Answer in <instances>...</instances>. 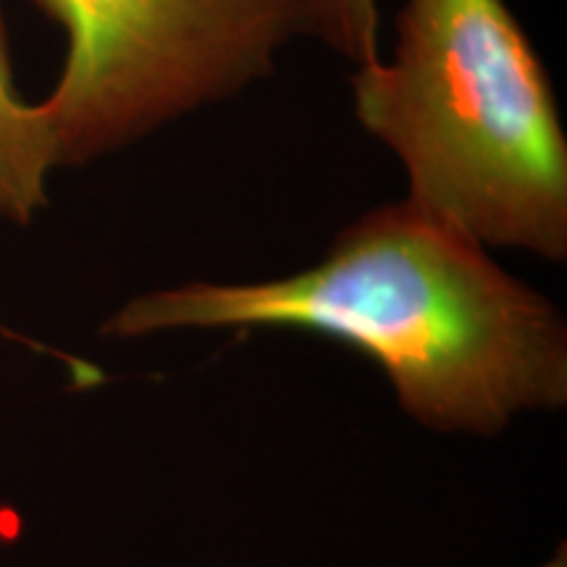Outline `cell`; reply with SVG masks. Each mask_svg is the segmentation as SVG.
I'll list each match as a JSON object with an SVG mask.
<instances>
[{"instance_id": "obj_1", "label": "cell", "mask_w": 567, "mask_h": 567, "mask_svg": "<svg viewBox=\"0 0 567 567\" xmlns=\"http://www.w3.org/2000/svg\"><path fill=\"white\" fill-rule=\"evenodd\" d=\"M302 329L358 347L400 405L444 431L494 434L567 400L559 310L486 247L410 200L368 210L318 266L255 284L193 281L134 297L103 334Z\"/></svg>"}, {"instance_id": "obj_2", "label": "cell", "mask_w": 567, "mask_h": 567, "mask_svg": "<svg viewBox=\"0 0 567 567\" xmlns=\"http://www.w3.org/2000/svg\"><path fill=\"white\" fill-rule=\"evenodd\" d=\"M352 101L405 168V200L484 247L565 258L567 137L505 0H405L392 61L354 66Z\"/></svg>"}, {"instance_id": "obj_3", "label": "cell", "mask_w": 567, "mask_h": 567, "mask_svg": "<svg viewBox=\"0 0 567 567\" xmlns=\"http://www.w3.org/2000/svg\"><path fill=\"white\" fill-rule=\"evenodd\" d=\"M66 32L40 109L55 163L84 166L266 80L302 0H34Z\"/></svg>"}, {"instance_id": "obj_4", "label": "cell", "mask_w": 567, "mask_h": 567, "mask_svg": "<svg viewBox=\"0 0 567 567\" xmlns=\"http://www.w3.org/2000/svg\"><path fill=\"white\" fill-rule=\"evenodd\" d=\"M53 168L59 163L51 126L40 103L19 97L0 11V218L30 226L48 205V176Z\"/></svg>"}, {"instance_id": "obj_5", "label": "cell", "mask_w": 567, "mask_h": 567, "mask_svg": "<svg viewBox=\"0 0 567 567\" xmlns=\"http://www.w3.org/2000/svg\"><path fill=\"white\" fill-rule=\"evenodd\" d=\"M305 32L363 66L379 59V0H302Z\"/></svg>"}]
</instances>
